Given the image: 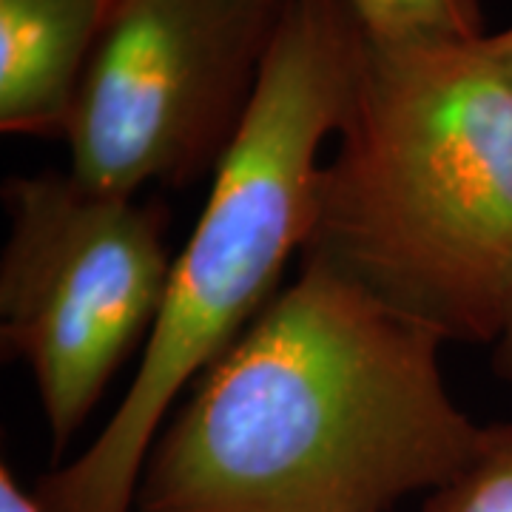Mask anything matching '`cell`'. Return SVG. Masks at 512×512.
I'll list each match as a JSON object with an SVG mask.
<instances>
[{"label":"cell","instance_id":"cell-1","mask_svg":"<svg viewBox=\"0 0 512 512\" xmlns=\"http://www.w3.org/2000/svg\"><path fill=\"white\" fill-rule=\"evenodd\" d=\"M447 342L302 259L148 450L137 512H390L467 467L484 427Z\"/></svg>","mask_w":512,"mask_h":512},{"label":"cell","instance_id":"cell-2","mask_svg":"<svg viewBox=\"0 0 512 512\" xmlns=\"http://www.w3.org/2000/svg\"><path fill=\"white\" fill-rule=\"evenodd\" d=\"M302 259L444 342L498 339L512 305V80L484 37L365 32Z\"/></svg>","mask_w":512,"mask_h":512},{"label":"cell","instance_id":"cell-3","mask_svg":"<svg viewBox=\"0 0 512 512\" xmlns=\"http://www.w3.org/2000/svg\"><path fill=\"white\" fill-rule=\"evenodd\" d=\"M365 29L348 0H293L237 140L174 254L143 359L100 436L40 478L46 512H131L171 407L279 293L313 220L319 151L353 100Z\"/></svg>","mask_w":512,"mask_h":512},{"label":"cell","instance_id":"cell-4","mask_svg":"<svg viewBox=\"0 0 512 512\" xmlns=\"http://www.w3.org/2000/svg\"><path fill=\"white\" fill-rule=\"evenodd\" d=\"M3 208L0 339L29 367L60 456L160 316L174 265L168 220L163 205L72 171L6 180Z\"/></svg>","mask_w":512,"mask_h":512},{"label":"cell","instance_id":"cell-5","mask_svg":"<svg viewBox=\"0 0 512 512\" xmlns=\"http://www.w3.org/2000/svg\"><path fill=\"white\" fill-rule=\"evenodd\" d=\"M293 0H117L74 106L72 171L137 197L183 188L237 140Z\"/></svg>","mask_w":512,"mask_h":512},{"label":"cell","instance_id":"cell-6","mask_svg":"<svg viewBox=\"0 0 512 512\" xmlns=\"http://www.w3.org/2000/svg\"><path fill=\"white\" fill-rule=\"evenodd\" d=\"M109 20L103 0H0V128L63 137Z\"/></svg>","mask_w":512,"mask_h":512},{"label":"cell","instance_id":"cell-7","mask_svg":"<svg viewBox=\"0 0 512 512\" xmlns=\"http://www.w3.org/2000/svg\"><path fill=\"white\" fill-rule=\"evenodd\" d=\"M353 15L370 37H484L478 0H348Z\"/></svg>","mask_w":512,"mask_h":512},{"label":"cell","instance_id":"cell-8","mask_svg":"<svg viewBox=\"0 0 512 512\" xmlns=\"http://www.w3.org/2000/svg\"><path fill=\"white\" fill-rule=\"evenodd\" d=\"M421 512H512V424L484 427L476 453Z\"/></svg>","mask_w":512,"mask_h":512},{"label":"cell","instance_id":"cell-9","mask_svg":"<svg viewBox=\"0 0 512 512\" xmlns=\"http://www.w3.org/2000/svg\"><path fill=\"white\" fill-rule=\"evenodd\" d=\"M0 512H46L35 493H26L20 487L9 464H0Z\"/></svg>","mask_w":512,"mask_h":512},{"label":"cell","instance_id":"cell-10","mask_svg":"<svg viewBox=\"0 0 512 512\" xmlns=\"http://www.w3.org/2000/svg\"><path fill=\"white\" fill-rule=\"evenodd\" d=\"M484 46L493 55L495 63L501 66V72L512 80V23L495 35H484Z\"/></svg>","mask_w":512,"mask_h":512},{"label":"cell","instance_id":"cell-11","mask_svg":"<svg viewBox=\"0 0 512 512\" xmlns=\"http://www.w3.org/2000/svg\"><path fill=\"white\" fill-rule=\"evenodd\" d=\"M495 345V370L512 384V305L507 311V319H504V328L498 333Z\"/></svg>","mask_w":512,"mask_h":512},{"label":"cell","instance_id":"cell-12","mask_svg":"<svg viewBox=\"0 0 512 512\" xmlns=\"http://www.w3.org/2000/svg\"><path fill=\"white\" fill-rule=\"evenodd\" d=\"M103 3L109 6V15H111V9H114V3H117V0H103Z\"/></svg>","mask_w":512,"mask_h":512}]
</instances>
